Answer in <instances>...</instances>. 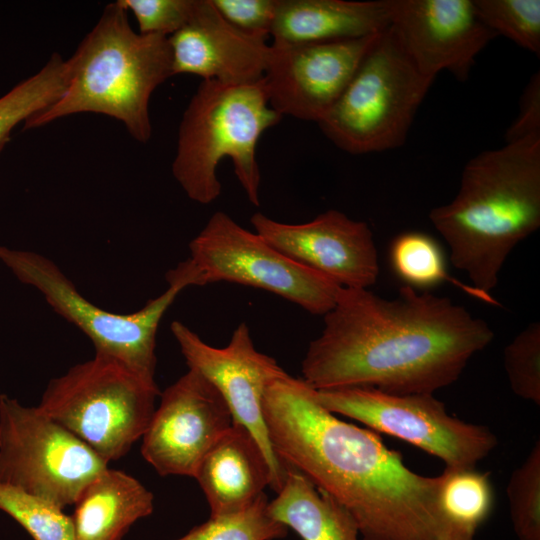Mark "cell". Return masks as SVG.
Masks as SVG:
<instances>
[{
  "label": "cell",
  "instance_id": "obj_1",
  "mask_svg": "<svg viewBox=\"0 0 540 540\" xmlns=\"http://www.w3.org/2000/svg\"><path fill=\"white\" fill-rule=\"evenodd\" d=\"M302 361L315 390L431 393L457 381L494 332L450 298L402 286L393 299L342 287Z\"/></svg>",
  "mask_w": 540,
  "mask_h": 540
},
{
  "label": "cell",
  "instance_id": "obj_2",
  "mask_svg": "<svg viewBox=\"0 0 540 540\" xmlns=\"http://www.w3.org/2000/svg\"><path fill=\"white\" fill-rule=\"evenodd\" d=\"M262 409L280 461L341 504L362 540H439L438 476L412 471L375 432L339 419L303 379L273 381Z\"/></svg>",
  "mask_w": 540,
  "mask_h": 540
},
{
  "label": "cell",
  "instance_id": "obj_3",
  "mask_svg": "<svg viewBox=\"0 0 540 540\" xmlns=\"http://www.w3.org/2000/svg\"><path fill=\"white\" fill-rule=\"evenodd\" d=\"M429 219L453 266L490 296L510 252L540 227V133L471 158L454 199Z\"/></svg>",
  "mask_w": 540,
  "mask_h": 540
},
{
  "label": "cell",
  "instance_id": "obj_4",
  "mask_svg": "<svg viewBox=\"0 0 540 540\" xmlns=\"http://www.w3.org/2000/svg\"><path fill=\"white\" fill-rule=\"evenodd\" d=\"M120 0L109 3L74 52L63 95L24 122L37 128L75 113H101L121 121L146 143L152 134L149 100L173 75L167 36L136 33Z\"/></svg>",
  "mask_w": 540,
  "mask_h": 540
},
{
  "label": "cell",
  "instance_id": "obj_5",
  "mask_svg": "<svg viewBox=\"0 0 540 540\" xmlns=\"http://www.w3.org/2000/svg\"><path fill=\"white\" fill-rule=\"evenodd\" d=\"M281 118L269 105L263 78L245 84L202 80L179 125L174 178L191 200L210 204L221 192L217 167L228 157L248 200L258 206L257 143Z\"/></svg>",
  "mask_w": 540,
  "mask_h": 540
},
{
  "label": "cell",
  "instance_id": "obj_6",
  "mask_svg": "<svg viewBox=\"0 0 540 540\" xmlns=\"http://www.w3.org/2000/svg\"><path fill=\"white\" fill-rule=\"evenodd\" d=\"M433 82L418 69L390 25L317 124L332 143L350 154L399 148Z\"/></svg>",
  "mask_w": 540,
  "mask_h": 540
},
{
  "label": "cell",
  "instance_id": "obj_7",
  "mask_svg": "<svg viewBox=\"0 0 540 540\" xmlns=\"http://www.w3.org/2000/svg\"><path fill=\"white\" fill-rule=\"evenodd\" d=\"M160 394L156 382L95 354L53 378L38 407L109 463L142 437Z\"/></svg>",
  "mask_w": 540,
  "mask_h": 540
},
{
  "label": "cell",
  "instance_id": "obj_8",
  "mask_svg": "<svg viewBox=\"0 0 540 540\" xmlns=\"http://www.w3.org/2000/svg\"><path fill=\"white\" fill-rule=\"evenodd\" d=\"M0 261L20 282L37 289L58 315L81 330L93 343L95 354L114 359L155 382L158 327L184 289L181 285L169 284L141 309L119 314L86 299L55 262L44 255L0 245Z\"/></svg>",
  "mask_w": 540,
  "mask_h": 540
},
{
  "label": "cell",
  "instance_id": "obj_9",
  "mask_svg": "<svg viewBox=\"0 0 540 540\" xmlns=\"http://www.w3.org/2000/svg\"><path fill=\"white\" fill-rule=\"evenodd\" d=\"M189 251L184 264L192 286L225 281L255 287L315 315L330 311L342 288L287 257L222 211L215 212L191 240Z\"/></svg>",
  "mask_w": 540,
  "mask_h": 540
},
{
  "label": "cell",
  "instance_id": "obj_10",
  "mask_svg": "<svg viewBox=\"0 0 540 540\" xmlns=\"http://www.w3.org/2000/svg\"><path fill=\"white\" fill-rule=\"evenodd\" d=\"M108 467L89 446L38 406L0 395V483L61 508Z\"/></svg>",
  "mask_w": 540,
  "mask_h": 540
},
{
  "label": "cell",
  "instance_id": "obj_11",
  "mask_svg": "<svg viewBox=\"0 0 540 540\" xmlns=\"http://www.w3.org/2000/svg\"><path fill=\"white\" fill-rule=\"evenodd\" d=\"M316 399L331 413L406 441L441 459L446 467H474L498 445L489 428L451 416L431 393L345 387L316 390Z\"/></svg>",
  "mask_w": 540,
  "mask_h": 540
},
{
  "label": "cell",
  "instance_id": "obj_12",
  "mask_svg": "<svg viewBox=\"0 0 540 540\" xmlns=\"http://www.w3.org/2000/svg\"><path fill=\"white\" fill-rule=\"evenodd\" d=\"M170 328L189 369L216 387L234 423L247 429L261 446L270 466V487L277 493L287 468L270 443L262 403L268 385L288 373L274 358L255 348L246 323L236 327L229 343L222 348L207 344L180 321H173Z\"/></svg>",
  "mask_w": 540,
  "mask_h": 540
},
{
  "label": "cell",
  "instance_id": "obj_13",
  "mask_svg": "<svg viewBox=\"0 0 540 540\" xmlns=\"http://www.w3.org/2000/svg\"><path fill=\"white\" fill-rule=\"evenodd\" d=\"M380 33L326 42H272L263 76L270 107L281 116L318 123Z\"/></svg>",
  "mask_w": 540,
  "mask_h": 540
},
{
  "label": "cell",
  "instance_id": "obj_14",
  "mask_svg": "<svg viewBox=\"0 0 540 540\" xmlns=\"http://www.w3.org/2000/svg\"><path fill=\"white\" fill-rule=\"evenodd\" d=\"M142 435L141 453L161 476L194 477L202 458L234 424L223 397L189 369L162 394Z\"/></svg>",
  "mask_w": 540,
  "mask_h": 540
},
{
  "label": "cell",
  "instance_id": "obj_15",
  "mask_svg": "<svg viewBox=\"0 0 540 540\" xmlns=\"http://www.w3.org/2000/svg\"><path fill=\"white\" fill-rule=\"evenodd\" d=\"M250 223L275 249L341 287L368 289L377 281L378 253L363 221L327 210L302 224L282 223L257 212Z\"/></svg>",
  "mask_w": 540,
  "mask_h": 540
},
{
  "label": "cell",
  "instance_id": "obj_16",
  "mask_svg": "<svg viewBox=\"0 0 540 540\" xmlns=\"http://www.w3.org/2000/svg\"><path fill=\"white\" fill-rule=\"evenodd\" d=\"M390 25L431 79L448 71L465 81L478 54L497 36L480 19L473 0H393Z\"/></svg>",
  "mask_w": 540,
  "mask_h": 540
},
{
  "label": "cell",
  "instance_id": "obj_17",
  "mask_svg": "<svg viewBox=\"0 0 540 540\" xmlns=\"http://www.w3.org/2000/svg\"><path fill=\"white\" fill-rule=\"evenodd\" d=\"M226 21L211 0H194L187 23L168 36L173 75L245 84L263 78L270 45Z\"/></svg>",
  "mask_w": 540,
  "mask_h": 540
},
{
  "label": "cell",
  "instance_id": "obj_18",
  "mask_svg": "<svg viewBox=\"0 0 540 540\" xmlns=\"http://www.w3.org/2000/svg\"><path fill=\"white\" fill-rule=\"evenodd\" d=\"M209 503L211 516L241 512L270 486L268 460L253 435L233 424L209 449L194 477Z\"/></svg>",
  "mask_w": 540,
  "mask_h": 540
},
{
  "label": "cell",
  "instance_id": "obj_19",
  "mask_svg": "<svg viewBox=\"0 0 540 540\" xmlns=\"http://www.w3.org/2000/svg\"><path fill=\"white\" fill-rule=\"evenodd\" d=\"M393 0H277L273 42L310 43L375 35L391 24Z\"/></svg>",
  "mask_w": 540,
  "mask_h": 540
},
{
  "label": "cell",
  "instance_id": "obj_20",
  "mask_svg": "<svg viewBox=\"0 0 540 540\" xmlns=\"http://www.w3.org/2000/svg\"><path fill=\"white\" fill-rule=\"evenodd\" d=\"M74 506V540H121L153 512L154 496L136 478L107 467L85 486Z\"/></svg>",
  "mask_w": 540,
  "mask_h": 540
},
{
  "label": "cell",
  "instance_id": "obj_21",
  "mask_svg": "<svg viewBox=\"0 0 540 540\" xmlns=\"http://www.w3.org/2000/svg\"><path fill=\"white\" fill-rule=\"evenodd\" d=\"M277 496L268 502L269 515L302 540H359L351 514L304 474L287 467Z\"/></svg>",
  "mask_w": 540,
  "mask_h": 540
},
{
  "label": "cell",
  "instance_id": "obj_22",
  "mask_svg": "<svg viewBox=\"0 0 540 540\" xmlns=\"http://www.w3.org/2000/svg\"><path fill=\"white\" fill-rule=\"evenodd\" d=\"M437 512L441 524L475 535L494 507V489L489 472L474 467H445L438 476Z\"/></svg>",
  "mask_w": 540,
  "mask_h": 540
},
{
  "label": "cell",
  "instance_id": "obj_23",
  "mask_svg": "<svg viewBox=\"0 0 540 540\" xmlns=\"http://www.w3.org/2000/svg\"><path fill=\"white\" fill-rule=\"evenodd\" d=\"M69 79V60L54 53L38 73L0 97V151L19 123L46 109L63 95Z\"/></svg>",
  "mask_w": 540,
  "mask_h": 540
},
{
  "label": "cell",
  "instance_id": "obj_24",
  "mask_svg": "<svg viewBox=\"0 0 540 540\" xmlns=\"http://www.w3.org/2000/svg\"><path fill=\"white\" fill-rule=\"evenodd\" d=\"M390 261L398 277L413 288L450 282L477 299L499 305L491 296L450 276L438 243L427 234L406 232L398 235L391 243Z\"/></svg>",
  "mask_w": 540,
  "mask_h": 540
},
{
  "label": "cell",
  "instance_id": "obj_25",
  "mask_svg": "<svg viewBox=\"0 0 540 540\" xmlns=\"http://www.w3.org/2000/svg\"><path fill=\"white\" fill-rule=\"evenodd\" d=\"M0 511L13 518L33 540H74L72 517L63 508L1 483Z\"/></svg>",
  "mask_w": 540,
  "mask_h": 540
},
{
  "label": "cell",
  "instance_id": "obj_26",
  "mask_svg": "<svg viewBox=\"0 0 540 540\" xmlns=\"http://www.w3.org/2000/svg\"><path fill=\"white\" fill-rule=\"evenodd\" d=\"M265 493L247 509L229 515L210 516L176 540H274L287 535L288 528L267 510Z\"/></svg>",
  "mask_w": 540,
  "mask_h": 540
},
{
  "label": "cell",
  "instance_id": "obj_27",
  "mask_svg": "<svg viewBox=\"0 0 540 540\" xmlns=\"http://www.w3.org/2000/svg\"><path fill=\"white\" fill-rule=\"evenodd\" d=\"M473 2L480 19L497 36L503 35L539 57V0H473Z\"/></svg>",
  "mask_w": 540,
  "mask_h": 540
},
{
  "label": "cell",
  "instance_id": "obj_28",
  "mask_svg": "<svg viewBox=\"0 0 540 540\" xmlns=\"http://www.w3.org/2000/svg\"><path fill=\"white\" fill-rule=\"evenodd\" d=\"M510 516L518 540H540V441L537 440L507 485Z\"/></svg>",
  "mask_w": 540,
  "mask_h": 540
},
{
  "label": "cell",
  "instance_id": "obj_29",
  "mask_svg": "<svg viewBox=\"0 0 540 540\" xmlns=\"http://www.w3.org/2000/svg\"><path fill=\"white\" fill-rule=\"evenodd\" d=\"M504 368L518 397L540 405V323L533 322L504 349Z\"/></svg>",
  "mask_w": 540,
  "mask_h": 540
},
{
  "label": "cell",
  "instance_id": "obj_30",
  "mask_svg": "<svg viewBox=\"0 0 540 540\" xmlns=\"http://www.w3.org/2000/svg\"><path fill=\"white\" fill-rule=\"evenodd\" d=\"M134 14L140 34L172 35L188 21L194 0H120Z\"/></svg>",
  "mask_w": 540,
  "mask_h": 540
},
{
  "label": "cell",
  "instance_id": "obj_31",
  "mask_svg": "<svg viewBox=\"0 0 540 540\" xmlns=\"http://www.w3.org/2000/svg\"><path fill=\"white\" fill-rule=\"evenodd\" d=\"M220 15L239 30L270 36L277 0H211Z\"/></svg>",
  "mask_w": 540,
  "mask_h": 540
},
{
  "label": "cell",
  "instance_id": "obj_32",
  "mask_svg": "<svg viewBox=\"0 0 540 540\" xmlns=\"http://www.w3.org/2000/svg\"><path fill=\"white\" fill-rule=\"evenodd\" d=\"M540 133V73L529 79L519 101V112L505 134V142H513Z\"/></svg>",
  "mask_w": 540,
  "mask_h": 540
},
{
  "label": "cell",
  "instance_id": "obj_33",
  "mask_svg": "<svg viewBox=\"0 0 540 540\" xmlns=\"http://www.w3.org/2000/svg\"><path fill=\"white\" fill-rule=\"evenodd\" d=\"M439 540H474V534L447 524H441Z\"/></svg>",
  "mask_w": 540,
  "mask_h": 540
}]
</instances>
